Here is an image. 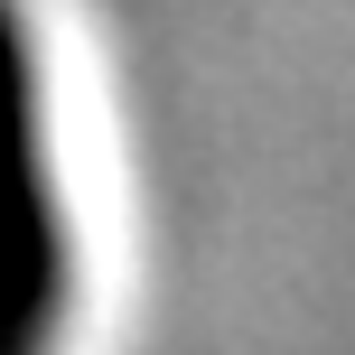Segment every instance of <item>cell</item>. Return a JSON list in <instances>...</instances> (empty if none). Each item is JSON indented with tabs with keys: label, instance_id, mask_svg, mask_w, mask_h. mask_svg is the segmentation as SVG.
<instances>
[{
	"label": "cell",
	"instance_id": "1",
	"mask_svg": "<svg viewBox=\"0 0 355 355\" xmlns=\"http://www.w3.org/2000/svg\"><path fill=\"white\" fill-rule=\"evenodd\" d=\"M75 318V243L47 150V85L19 0H0V355H56Z\"/></svg>",
	"mask_w": 355,
	"mask_h": 355
}]
</instances>
